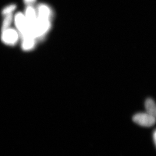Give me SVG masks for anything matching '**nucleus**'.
I'll use <instances>...</instances> for the list:
<instances>
[{
  "instance_id": "nucleus-1",
  "label": "nucleus",
  "mask_w": 156,
  "mask_h": 156,
  "mask_svg": "<svg viewBox=\"0 0 156 156\" xmlns=\"http://www.w3.org/2000/svg\"><path fill=\"white\" fill-rule=\"evenodd\" d=\"M37 13V22L34 35L36 39L41 38L45 35L51 27V20L52 12L46 5H40L38 7Z\"/></svg>"
},
{
  "instance_id": "nucleus-2",
  "label": "nucleus",
  "mask_w": 156,
  "mask_h": 156,
  "mask_svg": "<svg viewBox=\"0 0 156 156\" xmlns=\"http://www.w3.org/2000/svg\"><path fill=\"white\" fill-rule=\"evenodd\" d=\"M14 20L15 25L21 38L28 35H31L33 37L29 29L25 16L22 13L19 12L17 13L15 15Z\"/></svg>"
},
{
  "instance_id": "nucleus-3",
  "label": "nucleus",
  "mask_w": 156,
  "mask_h": 156,
  "mask_svg": "<svg viewBox=\"0 0 156 156\" xmlns=\"http://www.w3.org/2000/svg\"><path fill=\"white\" fill-rule=\"evenodd\" d=\"M133 121L144 127H149L153 126L155 123V117L148 114L147 113H140L134 115Z\"/></svg>"
},
{
  "instance_id": "nucleus-4",
  "label": "nucleus",
  "mask_w": 156,
  "mask_h": 156,
  "mask_svg": "<svg viewBox=\"0 0 156 156\" xmlns=\"http://www.w3.org/2000/svg\"><path fill=\"white\" fill-rule=\"evenodd\" d=\"M2 32V40L5 44L11 46L16 44L19 38V35L17 31L9 28Z\"/></svg>"
},
{
  "instance_id": "nucleus-5",
  "label": "nucleus",
  "mask_w": 156,
  "mask_h": 156,
  "mask_svg": "<svg viewBox=\"0 0 156 156\" xmlns=\"http://www.w3.org/2000/svg\"><path fill=\"white\" fill-rule=\"evenodd\" d=\"M24 16H25L26 20L27 23L30 31L31 34L35 38L34 33L37 22L36 11L32 7L29 6L26 10L25 15Z\"/></svg>"
},
{
  "instance_id": "nucleus-6",
  "label": "nucleus",
  "mask_w": 156,
  "mask_h": 156,
  "mask_svg": "<svg viewBox=\"0 0 156 156\" xmlns=\"http://www.w3.org/2000/svg\"><path fill=\"white\" fill-rule=\"evenodd\" d=\"M22 48L25 51L31 50L34 48L36 39L32 36H27L22 38Z\"/></svg>"
},
{
  "instance_id": "nucleus-7",
  "label": "nucleus",
  "mask_w": 156,
  "mask_h": 156,
  "mask_svg": "<svg viewBox=\"0 0 156 156\" xmlns=\"http://www.w3.org/2000/svg\"><path fill=\"white\" fill-rule=\"evenodd\" d=\"M145 107L147 113L156 117V107L155 103L151 98H148L146 100Z\"/></svg>"
},
{
  "instance_id": "nucleus-8",
  "label": "nucleus",
  "mask_w": 156,
  "mask_h": 156,
  "mask_svg": "<svg viewBox=\"0 0 156 156\" xmlns=\"http://www.w3.org/2000/svg\"><path fill=\"white\" fill-rule=\"evenodd\" d=\"M5 17L3 21L2 26V31L5 30L9 28V27L11 25L12 20V14H9L5 15Z\"/></svg>"
},
{
  "instance_id": "nucleus-9",
  "label": "nucleus",
  "mask_w": 156,
  "mask_h": 156,
  "mask_svg": "<svg viewBox=\"0 0 156 156\" xmlns=\"http://www.w3.org/2000/svg\"><path fill=\"white\" fill-rule=\"evenodd\" d=\"M16 5H11L8 6L3 9L2 11L3 15H6L7 14H11L15 9H16Z\"/></svg>"
},
{
  "instance_id": "nucleus-10",
  "label": "nucleus",
  "mask_w": 156,
  "mask_h": 156,
  "mask_svg": "<svg viewBox=\"0 0 156 156\" xmlns=\"http://www.w3.org/2000/svg\"><path fill=\"white\" fill-rule=\"evenodd\" d=\"M36 0H24V2L26 5H28L29 6H30V5L34 2Z\"/></svg>"
},
{
  "instance_id": "nucleus-11",
  "label": "nucleus",
  "mask_w": 156,
  "mask_h": 156,
  "mask_svg": "<svg viewBox=\"0 0 156 156\" xmlns=\"http://www.w3.org/2000/svg\"><path fill=\"white\" fill-rule=\"evenodd\" d=\"M154 136V143L155 144H156V131H154V134H153Z\"/></svg>"
}]
</instances>
